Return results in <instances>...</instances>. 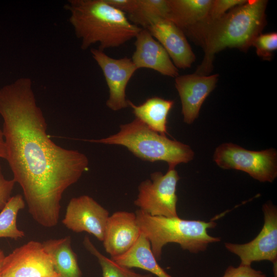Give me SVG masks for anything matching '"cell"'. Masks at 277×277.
<instances>
[{
    "label": "cell",
    "mask_w": 277,
    "mask_h": 277,
    "mask_svg": "<svg viewBox=\"0 0 277 277\" xmlns=\"http://www.w3.org/2000/svg\"><path fill=\"white\" fill-rule=\"evenodd\" d=\"M252 46L255 47L259 56L263 60H270L273 52L277 49L276 32L260 34L254 39Z\"/></svg>",
    "instance_id": "23"
},
{
    "label": "cell",
    "mask_w": 277,
    "mask_h": 277,
    "mask_svg": "<svg viewBox=\"0 0 277 277\" xmlns=\"http://www.w3.org/2000/svg\"><path fill=\"white\" fill-rule=\"evenodd\" d=\"M168 0H137L135 11L128 15V19L133 24L143 28L147 19L153 16L166 18L168 13Z\"/></svg>",
    "instance_id": "22"
},
{
    "label": "cell",
    "mask_w": 277,
    "mask_h": 277,
    "mask_svg": "<svg viewBox=\"0 0 277 277\" xmlns=\"http://www.w3.org/2000/svg\"><path fill=\"white\" fill-rule=\"evenodd\" d=\"M167 19L184 33L209 18L212 0H168Z\"/></svg>",
    "instance_id": "16"
},
{
    "label": "cell",
    "mask_w": 277,
    "mask_h": 277,
    "mask_svg": "<svg viewBox=\"0 0 277 277\" xmlns=\"http://www.w3.org/2000/svg\"><path fill=\"white\" fill-rule=\"evenodd\" d=\"M0 277H60L42 243L30 241L5 256Z\"/></svg>",
    "instance_id": "9"
},
{
    "label": "cell",
    "mask_w": 277,
    "mask_h": 277,
    "mask_svg": "<svg viewBox=\"0 0 277 277\" xmlns=\"http://www.w3.org/2000/svg\"><path fill=\"white\" fill-rule=\"evenodd\" d=\"M50 256L55 271L60 277H83L76 254L71 246V238L66 236L42 243Z\"/></svg>",
    "instance_id": "18"
},
{
    "label": "cell",
    "mask_w": 277,
    "mask_h": 277,
    "mask_svg": "<svg viewBox=\"0 0 277 277\" xmlns=\"http://www.w3.org/2000/svg\"><path fill=\"white\" fill-rule=\"evenodd\" d=\"M219 75H202L195 74L179 75L175 86L182 104L184 122L192 124L197 118L201 107L214 89Z\"/></svg>",
    "instance_id": "13"
},
{
    "label": "cell",
    "mask_w": 277,
    "mask_h": 277,
    "mask_svg": "<svg viewBox=\"0 0 277 277\" xmlns=\"http://www.w3.org/2000/svg\"><path fill=\"white\" fill-rule=\"evenodd\" d=\"M109 216L106 209L91 196L83 195L70 200L62 223L74 232H86L102 242Z\"/></svg>",
    "instance_id": "10"
},
{
    "label": "cell",
    "mask_w": 277,
    "mask_h": 277,
    "mask_svg": "<svg viewBox=\"0 0 277 277\" xmlns=\"http://www.w3.org/2000/svg\"><path fill=\"white\" fill-rule=\"evenodd\" d=\"M25 207V201L21 194L10 198L0 211V238L17 240L25 236V232L19 230L16 224L17 214Z\"/></svg>",
    "instance_id": "20"
},
{
    "label": "cell",
    "mask_w": 277,
    "mask_h": 277,
    "mask_svg": "<svg viewBox=\"0 0 277 277\" xmlns=\"http://www.w3.org/2000/svg\"><path fill=\"white\" fill-rule=\"evenodd\" d=\"M213 159L222 169L244 171L261 182L272 183L277 176V151L274 148L252 151L224 143L216 148Z\"/></svg>",
    "instance_id": "6"
},
{
    "label": "cell",
    "mask_w": 277,
    "mask_h": 277,
    "mask_svg": "<svg viewBox=\"0 0 277 277\" xmlns=\"http://www.w3.org/2000/svg\"><path fill=\"white\" fill-rule=\"evenodd\" d=\"M135 213L118 211L109 215L105 230L103 246L113 258L127 252L141 234Z\"/></svg>",
    "instance_id": "14"
},
{
    "label": "cell",
    "mask_w": 277,
    "mask_h": 277,
    "mask_svg": "<svg viewBox=\"0 0 277 277\" xmlns=\"http://www.w3.org/2000/svg\"><path fill=\"white\" fill-rule=\"evenodd\" d=\"M0 158L6 159V150L2 129L0 128Z\"/></svg>",
    "instance_id": "28"
},
{
    "label": "cell",
    "mask_w": 277,
    "mask_h": 277,
    "mask_svg": "<svg viewBox=\"0 0 277 277\" xmlns=\"http://www.w3.org/2000/svg\"><path fill=\"white\" fill-rule=\"evenodd\" d=\"M135 38V49L131 60L137 70L150 69L175 78L179 75L165 49L147 29L142 28Z\"/></svg>",
    "instance_id": "15"
},
{
    "label": "cell",
    "mask_w": 277,
    "mask_h": 277,
    "mask_svg": "<svg viewBox=\"0 0 277 277\" xmlns=\"http://www.w3.org/2000/svg\"><path fill=\"white\" fill-rule=\"evenodd\" d=\"M268 1L249 0L214 20L207 19L191 28L185 35L200 44L204 56L195 74L207 75L215 54L227 48L247 51L266 24Z\"/></svg>",
    "instance_id": "2"
},
{
    "label": "cell",
    "mask_w": 277,
    "mask_h": 277,
    "mask_svg": "<svg viewBox=\"0 0 277 277\" xmlns=\"http://www.w3.org/2000/svg\"><path fill=\"white\" fill-rule=\"evenodd\" d=\"M245 0H212L209 20L220 18L234 7L246 3Z\"/></svg>",
    "instance_id": "24"
},
{
    "label": "cell",
    "mask_w": 277,
    "mask_h": 277,
    "mask_svg": "<svg viewBox=\"0 0 277 277\" xmlns=\"http://www.w3.org/2000/svg\"><path fill=\"white\" fill-rule=\"evenodd\" d=\"M106 2L128 15L135 11L137 5V0H106Z\"/></svg>",
    "instance_id": "27"
},
{
    "label": "cell",
    "mask_w": 277,
    "mask_h": 277,
    "mask_svg": "<svg viewBox=\"0 0 277 277\" xmlns=\"http://www.w3.org/2000/svg\"><path fill=\"white\" fill-rule=\"evenodd\" d=\"M264 225L258 235L245 244L225 243V248L238 256L240 265L251 266L254 262L268 261L277 265V208L269 201L262 206Z\"/></svg>",
    "instance_id": "8"
},
{
    "label": "cell",
    "mask_w": 277,
    "mask_h": 277,
    "mask_svg": "<svg viewBox=\"0 0 277 277\" xmlns=\"http://www.w3.org/2000/svg\"><path fill=\"white\" fill-rule=\"evenodd\" d=\"M65 7L83 50L96 43L103 51L118 47L135 38L142 29L106 0H70Z\"/></svg>",
    "instance_id": "3"
},
{
    "label": "cell",
    "mask_w": 277,
    "mask_h": 277,
    "mask_svg": "<svg viewBox=\"0 0 277 277\" xmlns=\"http://www.w3.org/2000/svg\"><path fill=\"white\" fill-rule=\"evenodd\" d=\"M32 84L30 78L22 77L0 88L5 160L30 214L39 225L51 228L58 223L64 192L88 170L89 160L50 139Z\"/></svg>",
    "instance_id": "1"
},
{
    "label": "cell",
    "mask_w": 277,
    "mask_h": 277,
    "mask_svg": "<svg viewBox=\"0 0 277 277\" xmlns=\"http://www.w3.org/2000/svg\"><path fill=\"white\" fill-rule=\"evenodd\" d=\"M135 213L141 231L149 240L157 261L161 260L163 249L168 243L178 244L183 250L196 254L206 251L210 244L221 240L208 233V229L217 226L214 221L151 216L138 209Z\"/></svg>",
    "instance_id": "4"
},
{
    "label": "cell",
    "mask_w": 277,
    "mask_h": 277,
    "mask_svg": "<svg viewBox=\"0 0 277 277\" xmlns=\"http://www.w3.org/2000/svg\"><path fill=\"white\" fill-rule=\"evenodd\" d=\"M135 118L139 119L151 130L162 134H168L167 117L173 106L172 100L153 96L147 99L143 104L136 105L128 100Z\"/></svg>",
    "instance_id": "19"
},
{
    "label": "cell",
    "mask_w": 277,
    "mask_h": 277,
    "mask_svg": "<svg viewBox=\"0 0 277 277\" xmlns=\"http://www.w3.org/2000/svg\"><path fill=\"white\" fill-rule=\"evenodd\" d=\"M165 49L177 68L191 67L195 60L183 31L171 21L160 16L149 18L144 27Z\"/></svg>",
    "instance_id": "12"
},
{
    "label": "cell",
    "mask_w": 277,
    "mask_h": 277,
    "mask_svg": "<svg viewBox=\"0 0 277 277\" xmlns=\"http://www.w3.org/2000/svg\"><path fill=\"white\" fill-rule=\"evenodd\" d=\"M5 256L3 251L1 249H0V270Z\"/></svg>",
    "instance_id": "29"
},
{
    "label": "cell",
    "mask_w": 277,
    "mask_h": 277,
    "mask_svg": "<svg viewBox=\"0 0 277 277\" xmlns=\"http://www.w3.org/2000/svg\"><path fill=\"white\" fill-rule=\"evenodd\" d=\"M15 183L13 179H5L0 164V211L11 197V195Z\"/></svg>",
    "instance_id": "26"
},
{
    "label": "cell",
    "mask_w": 277,
    "mask_h": 277,
    "mask_svg": "<svg viewBox=\"0 0 277 277\" xmlns=\"http://www.w3.org/2000/svg\"><path fill=\"white\" fill-rule=\"evenodd\" d=\"M180 179L174 168H168L165 174L160 171L152 173L150 179L140 184L134 205L151 216H179L176 186Z\"/></svg>",
    "instance_id": "7"
},
{
    "label": "cell",
    "mask_w": 277,
    "mask_h": 277,
    "mask_svg": "<svg viewBox=\"0 0 277 277\" xmlns=\"http://www.w3.org/2000/svg\"><path fill=\"white\" fill-rule=\"evenodd\" d=\"M90 52L102 70L109 89L107 106L113 111L128 107L126 89L129 81L137 70L132 60L127 57L113 58L98 49L92 48Z\"/></svg>",
    "instance_id": "11"
},
{
    "label": "cell",
    "mask_w": 277,
    "mask_h": 277,
    "mask_svg": "<svg viewBox=\"0 0 277 277\" xmlns=\"http://www.w3.org/2000/svg\"><path fill=\"white\" fill-rule=\"evenodd\" d=\"M111 259L121 266L130 269L140 268L155 277H172L159 265L149 240L142 232L135 244L127 252Z\"/></svg>",
    "instance_id": "17"
},
{
    "label": "cell",
    "mask_w": 277,
    "mask_h": 277,
    "mask_svg": "<svg viewBox=\"0 0 277 277\" xmlns=\"http://www.w3.org/2000/svg\"><path fill=\"white\" fill-rule=\"evenodd\" d=\"M85 248L97 260L103 277H155L151 273L142 274L121 266L102 253L95 247L90 239L85 236L83 240Z\"/></svg>",
    "instance_id": "21"
},
{
    "label": "cell",
    "mask_w": 277,
    "mask_h": 277,
    "mask_svg": "<svg viewBox=\"0 0 277 277\" xmlns=\"http://www.w3.org/2000/svg\"><path fill=\"white\" fill-rule=\"evenodd\" d=\"M222 277H267L261 270L254 269L249 266L240 265L238 267L229 266Z\"/></svg>",
    "instance_id": "25"
},
{
    "label": "cell",
    "mask_w": 277,
    "mask_h": 277,
    "mask_svg": "<svg viewBox=\"0 0 277 277\" xmlns=\"http://www.w3.org/2000/svg\"><path fill=\"white\" fill-rule=\"evenodd\" d=\"M84 141L122 146L143 160L164 161L168 168H175L179 164L188 163L194 157L189 146L151 130L137 118L121 125L117 133L107 137Z\"/></svg>",
    "instance_id": "5"
}]
</instances>
